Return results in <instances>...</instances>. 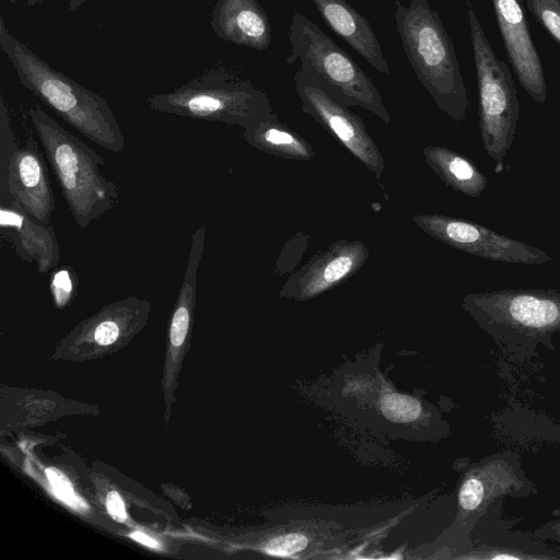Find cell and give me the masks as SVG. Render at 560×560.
<instances>
[{"label":"cell","mask_w":560,"mask_h":560,"mask_svg":"<svg viewBox=\"0 0 560 560\" xmlns=\"http://www.w3.org/2000/svg\"><path fill=\"white\" fill-rule=\"evenodd\" d=\"M148 106L162 114L224 122L247 129L273 112L267 93L230 69L215 66L170 92L151 95Z\"/></svg>","instance_id":"cell-5"},{"label":"cell","mask_w":560,"mask_h":560,"mask_svg":"<svg viewBox=\"0 0 560 560\" xmlns=\"http://www.w3.org/2000/svg\"><path fill=\"white\" fill-rule=\"evenodd\" d=\"M209 21L214 34L225 42L259 51L271 43L269 18L257 0H218Z\"/></svg>","instance_id":"cell-15"},{"label":"cell","mask_w":560,"mask_h":560,"mask_svg":"<svg viewBox=\"0 0 560 560\" xmlns=\"http://www.w3.org/2000/svg\"><path fill=\"white\" fill-rule=\"evenodd\" d=\"M1 234L13 245L16 255L33 262L39 273L55 269L60 260V246L54 225L42 223L19 203H0Z\"/></svg>","instance_id":"cell-14"},{"label":"cell","mask_w":560,"mask_h":560,"mask_svg":"<svg viewBox=\"0 0 560 560\" xmlns=\"http://www.w3.org/2000/svg\"><path fill=\"white\" fill-rule=\"evenodd\" d=\"M0 49L19 82L90 141L113 153L125 151V138L106 98L50 67L15 38L0 15Z\"/></svg>","instance_id":"cell-1"},{"label":"cell","mask_w":560,"mask_h":560,"mask_svg":"<svg viewBox=\"0 0 560 560\" xmlns=\"http://www.w3.org/2000/svg\"><path fill=\"white\" fill-rule=\"evenodd\" d=\"M427 165L453 190L467 197H479L488 179L481 171L464 155L439 145L423 149Z\"/></svg>","instance_id":"cell-18"},{"label":"cell","mask_w":560,"mask_h":560,"mask_svg":"<svg viewBox=\"0 0 560 560\" xmlns=\"http://www.w3.org/2000/svg\"><path fill=\"white\" fill-rule=\"evenodd\" d=\"M293 81L302 112L326 129L380 179L385 166L384 158L364 121L300 70L294 72Z\"/></svg>","instance_id":"cell-9"},{"label":"cell","mask_w":560,"mask_h":560,"mask_svg":"<svg viewBox=\"0 0 560 560\" xmlns=\"http://www.w3.org/2000/svg\"><path fill=\"white\" fill-rule=\"evenodd\" d=\"M530 536L537 539H551L560 542V518L546 523L535 529Z\"/></svg>","instance_id":"cell-26"},{"label":"cell","mask_w":560,"mask_h":560,"mask_svg":"<svg viewBox=\"0 0 560 560\" xmlns=\"http://www.w3.org/2000/svg\"><path fill=\"white\" fill-rule=\"evenodd\" d=\"M466 5L477 74L481 140L495 163V172L500 173L520 116L517 91L510 68L493 51L471 3L467 1Z\"/></svg>","instance_id":"cell-7"},{"label":"cell","mask_w":560,"mask_h":560,"mask_svg":"<svg viewBox=\"0 0 560 560\" xmlns=\"http://www.w3.org/2000/svg\"><path fill=\"white\" fill-rule=\"evenodd\" d=\"M462 558L467 559H490V560H500V559H559L560 555L552 553H541L540 551H529L523 550L520 548H515L512 546H497V545H483L482 547L477 548L475 551H471L469 555H466Z\"/></svg>","instance_id":"cell-19"},{"label":"cell","mask_w":560,"mask_h":560,"mask_svg":"<svg viewBox=\"0 0 560 560\" xmlns=\"http://www.w3.org/2000/svg\"><path fill=\"white\" fill-rule=\"evenodd\" d=\"M46 472L55 494L67 504L75 509H78V506L80 508V500L75 497L67 478L56 469H47Z\"/></svg>","instance_id":"cell-24"},{"label":"cell","mask_w":560,"mask_h":560,"mask_svg":"<svg viewBox=\"0 0 560 560\" xmlns=\"http://www.w3.org/2000/svg\"><path fill=\"white\" fill-rule=\"evenodd\" d=\"M306 545L307 539L305 537L292 534L275 538L265 546L264 550L272 556L292 557L294 552L304 549Z\"/></svg>","instance_id":"cell-23"},{"label":"cell","mask_w":560,"mask_h":560,"mask_svg":"<svg viewBox=\"0 0 560 560\" xmlns=\"http://www.w3.org/2000/svg\"><path fill=\"white\" fill-rule=\"evenodd\" d=\"M383 410L390 418L406 420L417 416L419 405L410 397L393 395L383 401Z\"/></svg>","instance_id":"cell-22"},{"label":"cell","mask_w":560,"mask_h":560,"mask_svg":"<svg viewBox=\"0 0 560 560\" xmlns=\"http://www.w3.org/2000/svg\"><path fill=\"white\" fill-rule=\"evenodd\" d=\"M509 61L532 100L545 103L547 84L541 59L520 0H491Z\"/></svg>","instance_id":"cell-13"},{"label":"cell","mask_w":560,"mask_h":560,"mask_svg":"<svg viewBox=\"0 0 560 560\" xmlns=\"http://www.w3.org/2000/svg\"><path fill=\"white\" fill-rule=\"evenodd\" d=\"M395 21L405 54L418 80L441 110L465 119L469 98L453 42L428 0L396 1Z\"/></svg>","instance_id":"cell-3"},{"label":"cell","mask_w":560,"mask_h":560,"mask_svg":"<svg viewBox=\"0 0 560 560\" xmlns=\"http://www.w3.org/2000/svg\"><path fill=\"white\" fill-rule=\"evenodd\" d=\"M106 508L108 513L118 522H125L127 518L125 503L116 491H110L106 497Z\"/></svg>","instance_id":"cell-25"},{"label":"cell","mask_w":560,"mask_h":560,"mask_svg":"<svg viewBox=\"0 0 560 560\" xmlns=\"http://www.w3.org/2000/svg\"><path fill=\"white\" fill-rule=\"evenodd\" d=\"M369 255L362 241H335L293 272L279 295L296 302L314 299L354 276Z\"/></svg>","instance_id":"cell-11"},{"label":"cell","mask_w":560,"mask_h":560,"mask_svg":"<svg viewBox=\"0 0 560 560\" xmlns=\"http://www.w3.org/2000/svg\"><path fill=\"white\" fill-rule=\"evenodd\" d=\"M412 221L435 240L480 258L524 265H541L552 260L545 250L476 222L445 214H417Z\"/></svg>","instance_id":"cell-8"},{"label":"cell","mask_w":560,"mask_h":560,"mask_svg":"<svg viewBox=\"0 0 560 560\" xmlns=\"http://www.w3.org/2000/svg\"><path fill=\"white\" fill-rule=\"evenodd\" d=\"M242 137L250 147L282 159L304 161L315 156L312 144L282 124L275 113L256 126L243 129Z\"/></svg>","instance_id":"cell-17"},{"label":"cell","mask_w":560,"mask_h":560,"mask_svg":"<svg viewBox=\"0 0 560 560\" xmlns=\"http://www.w3.org/2000/svg\"><path fill=\"white\" fill-rule=\"evenodd\" d=\"M287 62L348 107H362L385 124L390 117L382 95L351 56L304 14L295 12L289 28Z\"/></svg>","instance_id":"cell-6"},{"label":"cell","mask_w":560,"mask_h":560,"mask_svg":"<svg viewBox=\"0 0 560 560\" xmlns=\"http://www.w3.org/2000/svg\"><path fill=\"white\" fill-rule=\"evenodd\" d=\"M325 23L358 52L376 71L389 74V66L383 55L369 21L346 0H310Z\"/></svg>","instance_id":"cell-16"},{"label":"cell","mask_w":560,"mask_h":560,"mask_svg":"<svg viewBox=\"0 0 560 560\" xmlns=\"http://www.w3.org/2000/svg\"><path fill=\"white\" fill-rule=\"evenodd\" d=\"M534 493L535 483L525 476L517 454L497 453L476 463L465 474L457 495L459 516H481L499 499L525 498Z\"/></svg>","instance_id":"cell-10"},{"label":"cell","mask_w":560,"mask_h":560,"mask_svg":"<svg viewBox=\"0 0 560 560\" xmlns=\"http://www.w3.org/2000/svg\"><path fill=\"white\" fill-rule=\"evenodd\" d=\"M130 536L138 542H141L148 547L160 548L158 541H155L154 539H152L150 536L145 535L142 532H133Z\"/></svg>","instance_id":"cell-27"},{"label":"cell","mask_w":560,"mask_h":560,"mask_svg":"<svg viewBox=\"0 0 560 560\" xmlns=\"http://www.w3.org/2000/svg\"><path fill=\"white\" fill-rule=\"evenodd\" d=\"M462 307L509 357L530 359L539 346L553 351L560 332V291L509 289L464 296Z\"/></svg>","instance_id":"cell-2"},{"label":"cell","mask_w":560,"mask_h":560,"mask_svg":"<svg viewBox=\"0 0 560 560\" xmlns=\"http://www.w3.org/2000/svg\"><path fill=\"white\" fill-rule=\"evenodd\" d=\"M30 118L75 224L88 228L118 199V187L101 174L104 159L40 107Z\"/></svg>","instance_id":"cell-4"},{"label":"cell","mask_w":560,"mask_h":560,"mask_svg":"<svg viewBox=\"0 0 560 560\" xmlns=\"http://www.w3.org/2000/svg\"><path fill=\"white\" fill-rule=\"evenodd\" d=\"M527 9L560 45V0H525Z\"/></svg>","instance_id":"cell-20"},{"label":"cell","mask_w":560,"mask_h":560,"mask_svg":"<svg viewBox=\"0 0 560 560\" xmlns=\"http://www.w3.org/2000/svg\"><path fill=\"white\" fill-rule=\"evenodd\" d=\"M49 289L56 306H66L78 289V278L71 266L55 269L49 279Z\"/></svg>","instance_id":"cell-21"},{"label":"cell","mask_w":560,"mask_h":560,"mask_svg":"<svg viewBox=\"0 0 560 560\" xmlns=\"http://www.w3.org/2000/svg\"><path fill=\"white\" fill-rule=\"evenodd\" d=\"M10 200L19 203L37 221L48 224L56 201L46 164L37 142L30 136L23 145H18L0 175V203Z\"/></svg>","instance_id":"cell-12"},{"label":"cell","mask_w":560,"mask_h":560,"mask_svg":"<svg viewBox=\"0 0 560 560\" xmlns=\"http://www.w3.org/2000/svg\"><path fill=\"white\" fill-rule=\"evenodd\" d=\"M24 1H25L26 5L33 7L35 4L43 2L44 0H24Z\"/></svg>","instance_id":"cell-29"},{"label":"cell","mask_w":560,"mask_h":560,"mask_svg":"<svg viewBox=\"0 0 560 560\" xmlns=\"http://www.w3.org/2000/svg\"><path fill=\"white\" fill-rule=\"evenodd\" d=\"M90 0H70L68 3V12H75L83 3Z\"/></svg>","instance_id":"cell-28"}]
</instances>
